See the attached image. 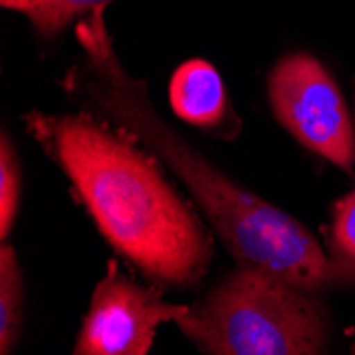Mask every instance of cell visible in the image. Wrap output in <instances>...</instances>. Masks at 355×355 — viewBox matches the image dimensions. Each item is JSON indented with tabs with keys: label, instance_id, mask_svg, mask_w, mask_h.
Instances as JSON below:
<instances>
[{
	"label": "cell",
	"instance_id": "6da1fadb",
	"mask_svg": "<svg viewBox=\"0 0 355 355\" xmlns=\"http://www.w3.org/2000/svg\"><path fill=\"white\" fill-rule=\"evenodd\" d=\"M101 11L89 13L77 30L87 55L77 83L87 98L183 181L239 264L268 268L315 294L343 285L332 257L300 221L225 177L157 115L145 83L119 64Z\"/></svg>",
	"mask_w": 355,
	"mask_h": 355
},
{
	"label": "cell",
	"instance_id": "7a4b0ae2",
	"mask_svg": "<svg viewBox=\"0 0 355 355\" xmlns=\"http://www.w3.org/2000/svg\"><path fill=\"white\" fill-rule=\"evenodd\" d=\"M35 130L128 260L177 287L205 277L211 245L202 225L139 149L87 117H37Z\"/></svg>",
	"mask_w": 355,
	"mask_h": 355
},
{
	"label": "cell",
	"instance_id": "3957f363",
	"mask_svg": "<svg viewBox=\"0 0 355 355\" xmlns=\"http://www.w3.org/2000/svg\"><path fill=\"white\" fill-rule=\"evenodd\" d=\"M313 294L268 268L241 264L175 326L205 353H321L330 343V319Z\"/></svg>",
	"mask_w": 355,
	"mask_h": 355
},
{
	"label": "cell",
	"instance_id": "277c9868",
	"mask_svg": "<svg viewBox=\"0 0 355 355\" xmlns=\"http://www.w3.org/2000/svg\"><path fill=\"white\" fill-rule=\"evenodd\" d=\"M268 103L302 147L345 173L355 168V125L334 77L309 53L285 55L268 77Z\"/></svg>",
	"mask_w": 355,
	"mask_h": 355
},
{
	"label": "cell",
	"instance_id": "5b68a950",
	"mask_svg": "<svg viewBox=\"0 0 355 355\" xmlns=\"http://www.w3.org/2000/svg\"><path fill=\"white\" fill-rule=\"evenodd\" d=\"M187 309L162 300L117 270H109L94 289L75 353L145 355L153 345L157 326L166 321L175 324Z\"/></svg>",
	"mask_w": 355,
	"mask_h": 355
},
{
	"label": "cell",
	"instance_id": "8992f818",
	"mask_svg": "<svg viewBox=\"0 0 355 355\" xmlns=\"http://www.w3.org/2000/svg\"><path fill=\"white\" fill-rule=\"evenodd\" d=\"M175 113L200 128H217L228 115V101L219 73L205 60H189L171 81Z\"/></svg>",
	"mask_w": 355,
	"mask_h": 355
},
{
	"label": "cell",
	"instance_id": "52a82bcc",
	"mask_svg": "<svg viewBox=\"0 0 355 355\" xmlns=\"http://www.w3.org/2000/svg\"><path fill=\"white\" fill-rule=\"evenodd\" d=\"M24 321V277L13 247L0 249V353L17 345Z\"/></svg>",
	"mask_w": 355,
	"mask_h": 355
},
{
	"label": "cell",
	"instance_id": "ba28073f",
	"mask_svg": "<svg viewBox=\"0 0 355 355\" xmlns=\"http://www.w3.org/2000/svg\"><path fill=\"white\" fill-rule=\"evenodd\" d=\"M0 3L5 9L28 17L39 35L49 39L60 35L77 17L103 9L109 0H0Z\"/></svg>",
	"mask_w": 355,
	"mask_h": 355
},
{
	"label": "cell",
	"instance_id": "9c48e42d",
	"mask_svg": "<svg viewBox=\"0 0 355 355\" xmlns=\"http://www.w3.org/2000/svg\"><path fill=\"white\" fill-rule=\"evenodd\" d=\"M330 243V257L343 285H355V189L334 207Z\"/></svg>",
	"mask_w": 355,
	"mask_h": 355
},
{
	"label": "cell",
	"instance_id": "30bf717a",
	"mask_svg": "<svg viewBox=\"0 0 355 355\" xmlns=\"http://www.w3.org/2000/svg\"><path fill=\"white\" fill-rule=\"evenodd\" d=\"M19 193H21V173L15 147L7 132H3L0 143V236L7 239L11 232L17 209H19Z\"/></svg>",
	"mask_w": 355,
	"mask_h": 355
}]
</instances>
